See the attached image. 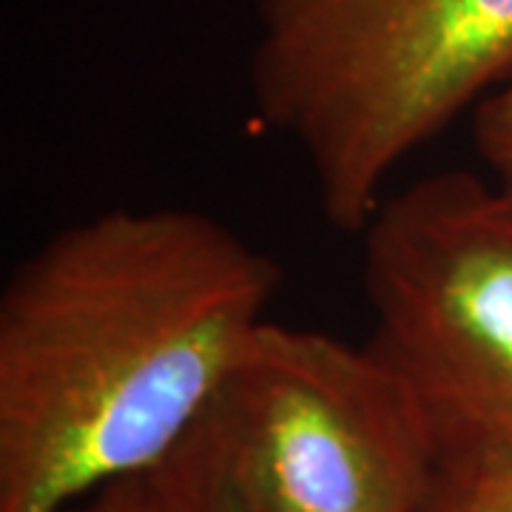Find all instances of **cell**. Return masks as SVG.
<instances>
[{
    "label": "cell",
    "mask_w": 512,
    "mask_h": 512,
    "mask_svg": "<svg viewBox=\"0 0 512 512\" xmlns=\"http://www.w3.org/2000/svg\"><path fill=\"white\" fill-rule=\"evenodd\" d=\"M282 271L217 217L109 208L0 291V512H66L168 456L220 399Z\"/></svg>",
    "instance_id": "obj_1"
},
{
    "label": "cell",
    "mask_w": 512,
    "mask_h": 512,
    "mask_svg": "<svg viewBox=\"0 0 512 512\" xmlns=\"http://www.w3.org/2000/svg\"><path fill=\"white\" fill-rule=\"evenodd\" d=\"M256 120L325 220L365 231L399 165L512 77V0H259Z\"/></svg>",
    "instance_id": "obj_2"
},
{
    "label": "cell",
    "mask_w": 512,
    "mask_h": 512,
    "mask_svg": "<svg viewBox=\"0 0 512 512\" xmlns=\"http://www.w3.org/2000/svg\"><path fill=\"white\" fill-rule=\"evenodd\" d=\"M367 339L424 404L447 470H512V202L439 171L362 231Z\"/></svg>",
    "instance_id": "obj_3"
},
{
    "label": "cell",
    "mask_w": 512,
    "mask_h": 512,
    "mask_svg": "<svg viewBox=\"0 0 512 512\" xmlns=\"http://www.w3.org/2000/svg\"><path fill=\"white\" fill-rule=\"evenodd\" d=\"M217 413L248 512H427L439 493L430 416L370 342L265 319Z\"/></svg>",
    "instance_id": "obj_4"
},
{
    "label": "cell",
    "mask_w": 512,
    "mask_h": 512,
    "mask_svg": "<svg viewBox=\"0 0 512 512\" xmlns=\"http://www.w3.org/2000/svg\"><path fill=\"white\" fill-rule=\"evenodd\" d=\"M66 512H248L231 476L217 402L168 456L97 487Z\"/></svg>",
    "instance_id": "obj_5"
},
{
    "label": "cell",
    "mask_w": 512,
    "mask_h": 512,
    "mask_svg": "<svg viewBox=\"0 0 512 512\" xmlns=\"http://www.w3.org/2000/svg\"><path fill=\"white\" fill-rule=\"evenodd\" d=\"M473 140L487 168L484 180L512 202V77L476 106Z\"/></svg>",
    "instance_id": "obj_6"
},
{
    "label": "cell",
    "mask_w": 512,
    "mask_h": 512,
    "mask_svg": "<svg viewBox=\"0 0 512 512\" xmlns=\"http://www.w3.org/2000/svg\"><path fill=\"white\" fill-rule=\"evenodd\" d=\"M427 512H512V470H447Z\"/></svg>",
    "instance_id": "obj_7"
}]
</instances>
